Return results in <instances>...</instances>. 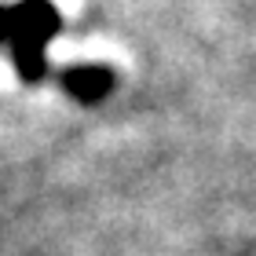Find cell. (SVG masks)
Here are the masks:
<instances>
[{"label":"cell","instance_id":"cell-1","mask_svg":"<svg viewBox=\"0 0 256 256\" xmlns=\"http://www.w3.org/2000/svg\"><path fill=\"white\" fill-rule=\"evenodd\" d=\"M62 30V15L52 0H18L11 8V44L48 48Z\"/></svg>","mask_w":256,"mask_h":256},{"label":"cell","instance_id":"cell-2","mask_svg":"<svg viewBox=\"0 0 256 256\" xmlns=\"http://www.w3.org/2000/svg\"><path fill=\"white\" fill-rule=\"evenodd\" d=\"M62 80V92L70 99L84 102V106H96V102H102L114 92V74L106 66H96V62H80V66H70L59 74Z\"/></svg>","mask_w":256,"mask_h":256},{"label":"cell","instance_id":"cell-3","mask_svg":"<svg viewBox=\"0 0 256 256\" xmlns=\"http://www.w3.org/2000/svg\"><path fill=\"white\" fill-rule=\"evenodd\" d=\"M11 52V66L15 74L26 80V84H37V80L48 77V48H33V44H8Z\"/></svg>","mask_w":256,"mask_h":256},{"label":"cell","instance_id":"cell-4","mask_svg":"<svg viewBox=\"0 0 256 256\" xmlns=\"http://www.w3.org/2000/svg\"><path fill=\"white\" fill-rule=\"evenodd\" d=\"M11 44V8L0 4V48Z\"/></svg>","mask_w":256,"mask_h":256}]
</instances>
